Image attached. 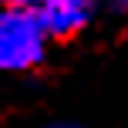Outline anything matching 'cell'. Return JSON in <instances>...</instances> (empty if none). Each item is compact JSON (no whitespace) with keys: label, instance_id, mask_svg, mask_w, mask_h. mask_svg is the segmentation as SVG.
<instances>
[{"label":"cell","instance_id":"6da1fadb","mask_svg":"<svg viewBox=\"0 0 128 128\" xmlns=\"http://www.w3.org/2000/svg\"><path fill=\"white\" fill-rule=\"evenodd\" d=\"M47 34L34 10H0V71H27L44 61Z\"/></svg>","mask_w":128,"mask_h":128},{"label":"cell","instance_id":"3957f363","mask_svg":"<svg viewBox=\"0 0 128 128\" xmlns=\"http://www.w3.org/2000/svg\"><path fill=\"white\" fill-rule=\"evenodd\" d=\"M4 4H7V7H17V10H34L40 0H4Z\"/></svg>","mask_w":128,"mask_h":128},{"label":"cell","instance_id":"277c9868","mask_svg":"<svg viewBox=\"0 0 128 128\" xmlns=\"http://www.w3.org/2000/svg\"><path fill=\"white\" fill-rule=\"evenodd\" d=\"M40 128H84V125H74V122H51V125H40Z\"/></svg>","mask_w":128,"mask_h":128},{"label":"cell","instance_id":"5b68a950","mask_svg":"<svg viewBox=\"0 0 128 128\" xmlns=\"http://www.w3.org/2000/svg\"><path fill=\"white\" fill-rule=\"evenodd\" d=\"M111 10H128V0H104Z\"/></svg>","mask_w":128,"mask_h":128},{"label":"cell","instance_id":"7a4b0ae2","mask_svg":"<svg viewBox=\"0 0 128 128\" xmlns=\"http://www.w3.org/2000/svg\"><path fill=\"white\" fill-rule=\"evenodd\" d=\"M94 4L98 0H40L34 7L44 34L51 37H71V34L84 30L94 17Z\"/></svg>","mask_w":128,"mask_h":128}]
</instances>
